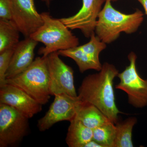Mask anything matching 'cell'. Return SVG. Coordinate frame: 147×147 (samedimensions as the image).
<instances>
[{"label": "cell", "instance_id": "30bf717a", "mask_svg": "<svg viewBox=\"0 0 147 147\" xmlns=\"http://www.w3.org/2000/svg\"><path fill=\"white\" fill-rule=\"evenodd\" d=\"M11 21L25 38L30 37L43 24L34 0H11Z\"/></svg>", "mask_w": 147, "mask_h": 147}, {"label": "cell", "instance_id": "8fae6325", "mask_svg": "<svg viewBox=\"0 0 147 147\" xmlns=\"http://www.w3.org/2000/svg\"><path fill=\"white\" fill-rule=\"evenodd\" d=\"M0 103L9 105L29 119L42 110V105L23 90L9 84L0 87Z\"/></svg>", "mask_w": 147, "mask_h": 147}, {"label": "cell", "instance_id": "603a6c76", "mask_svg": "<svg viewBox=\"0 0 147 147\" xmlns=\"http://www.w3.org/2000/svg\"><path fill=\"white\" fill-rule=\"evenodd\" d=\"M143 7L145 10V13L147 16V0H137Z\"/></svg>", "mask_w": 147, "mask_h": 147}, {"label": "cell", "instance_id": "52a82bcc", "mask_svg": "<svg viewBox=\"0 0 147 147\" xmlns=\"http://www.w3.org/2000/svg\"><path fill=\"white\" fill-rule=\"evenodd\" d=\"M47 62L51 95L64 94L72 97H77L74 86V71L71 67L61 59L58 52L48 55Z\"/></svg>", "mask_w": 147, "mask_h": 147}, {"label": "cell", "instance_id": "9a60e30c", "mask_svg": "<svg viewBox=\"0 0 147 147\" xmlns=\"http://www.w3.org/2000/svg\"><path fill=\"white\" fill-rule=\"evenodd\" d=\"M70 122L66 138L67 144L69 147H84L93 139V129L75 119Z\"/></svg>", "mask_w": 147, "mask_h": 147}, {"label": "cell", "instance_id": "ffe728a7", "mask_svg": "<svg viewBox=\"0 0 147 147\" xmlns=\"http://www.w3.org/2000/svg\"><path fill=\"white\" fill-rule=\"evenodd\" d=\"M14 48H9L0 53V87L6 84V74L10 65Z\"/></svg>", "mask_w": 147, "mask_h": 147}, {"label": "cell", "instance_id": "ac0fdd59", "mask_svg": "<svg viewBox=\"0 0 147 147\" xmlns=\"http://www.w3.org/2000/svg\"><path fill=\"white\" fill-rule=\"evenodd\" d=\"M116 134L115 124L110 121L93 129V139L102 147H114Z\"/></svg>", "mask_w": 147, "mask_h": 147}, {"label": "cell", "instance_id": "9c48e42d", "mask_svg": "<svg viewBox=\"0 0 147 147\" xmlns=\"http://www.w3.org/2000/svg\"><path fill=\"white\" fill-rule=\"evenodd\" d=\"M106 0H82V8L73 16L59 18L71 30L78 29L84 36L90 38L95 32L98 15Z\"/></svg>", "mask_w": 147, "mask_h": 147}, {"label": "cell", "instance_id": "d4e9b609", "mask_svg": "<svg viewBox=\"0 0 147 147\" xmlns=\"http://www.w3.org/2000/svg\"><path fill=\"white\" fill-rule=\"evenodd\" d=\"M118 0H111L112 1H117Z\"/></svg>", "mask_w": 147, "mask_h": 147}, {"label": "cell", "instance_id": "5bb4252c", "mask_svg": "<svg viewBox=\"0 0 147 147\" xmlns=\"http://www.w3.org/2000/svg\"><path fill=\"white\" fill-rule=\"evenodd\" d=\"M59 55L71 58L79 67V71L83 73L89 69H94L99 71L102 68L100 61L95 59L92 56L81 49L80 46L65 50L58 51Z\"/></svg>", "mask_w": 147, "mask_h": 147}, {"label": "cell", "instance_id": "7a4b0ae2", "mask_svg": "<svg viewBox=\"0 0 147 147\" xmlns=\"http://www.w3.org/2000/svg\"><path fill=\"white\" fill-rule=\"evenodd\" d=\"M111 0H106L98 18L95 33L100 40L107 44L112 43L124 32L131 34L137 31L144 19L142 11L125 14L113 7Z\"/></svg>", "mask_w": 147, "mask_h": 147}, {"label": "cell", "instance_id": "4fadbf2b", "mask_svg": "<svg viewBox=\"0 0 147 147\" xmlns=\"http://www.w3.org/2000/svg\"><path fill=\"white\" fill-rule=\"evenodd\" d=\"M75 119L80 121L85 126L92 129L111 121L94 105L82 101Z\"/></svg>", "mask_w": 147, "mask_h": 147}, {"label": "cell", "instance_id": "d6986e66", "mask_svg": "<svg viewBox=\"0 0 147 147\" xmlns=\"http://www.w3.org/2000/svg\"><path fill=\"white\" fill-rule=\"evenodd\" d=\"M79 46L83 51L98 61H100L99 56L100 53L107 47L106 43L100 40L95 32L90 37L88 42Z\"/></svg>", "mask_w": 147, "mask_h": 147}, {"label": "cell", "instance_id": "7c38bea8", "mask_svg": "<svg viewBox=\"0 0 147 147\" xmlns=\"http://www.w3.org/2000/svg\"><path fill=\"white\" fill-rule=\"evenodd\" d=\"M38 42L30 37L19 41L14 48L6 74V79L13 78L29 67L34 60V50Z\"/></svg>", "mask_w": 147, "mask_h": 147}, {"label": "cell", "instance_id": "cb8c5ba5", "mask_svg": "<svg viewBox=\"0 0 147 147\" xmlns=\"http://www.w3.org/2000/svg\"><path fill=\"white\" fill-rule=\"evenodd\" d=\"M40 1L45 3V5H47V6L49 7L51 3L53 1V0H40Z\"/></svg>", "mask_w": 147, "mask_h": 147}, {"label": "cell", "instance_id": "e0dca14e", "mask_svg": "<svg viewBox=\"0 0 147 147\" xmlns=\"http://www.w3.org/2000/svg\"><path fill=\"white\" fill-rule=\"evenodd\" d=\"M137 122L134 117L129 118L122 122H117L116 138L114 147H132V133L133 127Z\"/></svg>", "mask_w": 147, "mask_h": 147}, {"label": "cell", "instance_id": "8992f818", "mask_svg": "<svg viewBox=\"0 0 147 147\" xmlns=\"http://www.w3.org/2000/svg\"><path fill=\"white\" fill-rule=\"evenodd\" d=\"M29 119L11 106L0 103V147L14 146L28 134Z\"/></svg>", "mask_w": 147, "mask_h": 147}, {"label": "cell", "instance_id": "7402d4cb", "mask_svg": "<svg viewBox=\"0 0 147 147\" xmlns=\"http://www.w3.org/2000/svg\"><path fill=\"white\" fill-rule=\"evenodd\" d=\"M84 147H102L101 145L99 144L94 140L93 139H92L89 142L87 143L85 145Z\"/></svg>", "mask_w": 147, "mask_h": 147}, {"label": "cell", "instance_id": "44dd1931", "mask_svg": "<svg viewBox=\"0 0 147 147\" xmlns=\"http://www.w3.org/2000/svg\"><path fill=\"white\" fill-rule=\"evenodd\" d=\"M11 19V0H0V20Z\"/></svg>", "mask_w": 147, "mask_h": 147}, {"label": "cell", "instance_id": "3957f363", "mask_svg": "<svg viewBox=\"0 0 147 147\" xmlns=\"http://www.w3.org/2000/svg\"><path fill=\"white\" fill-rule=\"evenodd\" d=\"M43 24L30 36L45 47L40 48L39 55L47 57L51 53L76 47L79 40L70 29L59 19L53 18L49 12L41 13Z\"/></svg>", "mask_w": 147, "mask_h": 147}, {"label": "cell", "instance_id": "5b68a950", "mask_svg": "<svg viewBox=\"0 0 147 147\" xmlns=\"http://www.w3.org/2000/svg\"><path fill=\"white\" fill-rule=\"evenodd\" d=\"M129 64L117 76L120 82L115 88L127 94L128 102L136 108L147 105V79L141 78L136 67L137 56L134 52L129 54Z\"/></svg>", "mask_w": 147, "mask_h": 147}, {"label": "cell", "instance_id": "ba28073f", "mask_svg": "<svg viewBox=\"0 0 147 147\" xmlns=\"http://www.w3.org/2000/svg\"><path fill=\"white\" fill-rule=\"evenodd\" d=\"M54 96L55 99L48 111L38 121L37 127L40 131H46L59 122H71L74 119L82 102L78 96L74 97L62 94Z\"/></svg>", "mask_w": 147, "mask_h": 147}, {"label": "cell", "instance_id": "6da1fadb", "mask_svg": "<svg viewBox=\"0 0 147 147\" xmlns=\"http://www.w3.org/2000/svg\"><path fill=\"white\" fill-rule=\"evenodd\" d=\"M119 73L115 65L105 63L98 73L84 78L78 90L80 100L94 105L115 124L121 113L116 105L113 88L114 79Z\"/></svg>", "mask_w": 147, "mask_h": 147}, {"label": "cell", "instance_id": "2e32d148", "mask_svg": "<svg viewBox=\"0 0 147 147\" xmlns=\"http://www.w3.org/2000/svg\"><path fill=\"white\" fill-rule=\"evenodd\" d=\"M20 33L11 20H0V53L16 47L20 41Z\"/></svg>", "mask_w": 147, "mask_h": 147}, {"label": "cell", "instance_id": "277c9868", "mask_svg": "<svg viewBox=\"0 0 147 147\" xmlns=\"http://www.w3.org/2000/svg\"><path fill=\"white\" fill-rule=\"evenodd\" d=\"M6 84L23 90L41 105L46 104L51 95L47 57H37L26 70L6 79Z\"/></svg>", "mask_w": 147, "mask_h": 147}]
</instances>
